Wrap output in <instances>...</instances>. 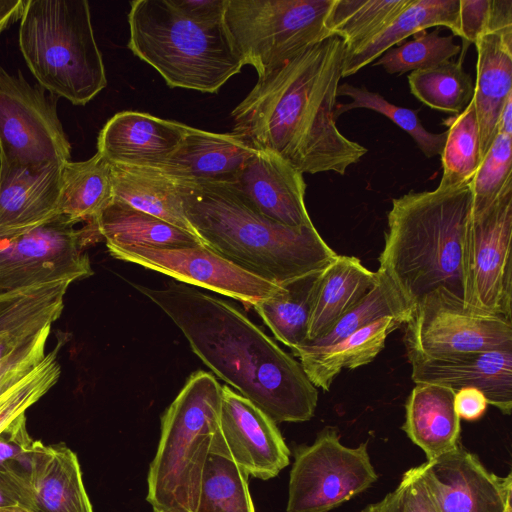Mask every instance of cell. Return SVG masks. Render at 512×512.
<instances>
[{
	"label": "cell",
	"instance_id": "cell-1",
	"mask_svg": "<svg viewBox=\"0 0 512 512\" xmlns=\"http://www.w3.org/2000/svg\"><path fill=\"white\" fill-rule=\"evenodd\" d=\"M344 56L343 42L331 36L258 77L231 112V133L278 154L303 174L344 175L368 152L336 125Z\"/></svg>",
	"mask_w": 512,
	"mask_h": 512
},
{
	"label": "cell",
	"instance_id": "cell-2",
	"mask_svg": "<svg viewBox=\"0 0 512 512\" xmlns=\"http://www.w3.org/2000/svg\"><path fill=\"white\" fill-rule=\"evenodd\" d=\"M135 287L172 319L207 367L275 423L314 416L318 391L300 362L235 306L182 282Z\"/></svg>",
	"mask_w": 512,
	"mask_h": 512
},
{
	"label": "cell",
	"instance_id": "cell-3",
	"mask_svg": "<svg viewBox=\"0 0 512 512\" xmlns=\"http://www.w3.org/2000/svg\"><path fill=\"white\" fill-rule=\"evenodd\" d=\"M183 206L206 247L277 285L323 269L338 255L314 225L296 229L267 219L230 184H186Z\"/></svg>",
	"mask_w": 512,
	"mask_h": 512
},
{
	"label": "cell",
	"instance_id": "cell-4",
	"mask_svg": "<svg viewBox=\"0 0 512 512\" xmlns=\"http://www.w3.org/2000/svg\"><path fill=\"white\" fill-rule=\"evenodd\" d=\"M471 199L469 184L392 199L378 271L412 311L441 287L464 301L462 258Z\"/></svg>",
	"mask_w": 512,
	"mask_h": 512
},
{
	"label": "cell",
	"instance_id": "cell-5",
	"mask_svg": "<svg viewBox=\"0 0 512 512\" xmlns=\"http://www.w3.org/2000/svg\"><path fill=\"white\" fill-rule=\"evenodd\" d=\"M128 24L129 50L171 88L217 93L244 66L224 19L192 18L174 0L131 1Z\"/></svg>",
	"mask_w": 512,
	"mask_h": 512
},
{
	"label": "cell",
	"instance_id": "cell-6",
	"mask_svg": "<svg viewBox=\"0 0 512 512\" xmlns=\"http://www.w3.org/2000/svg\"><path fill=\"white\" fill-rule=\"evenodd\" d=\"M18 43L38 84L84 106L106 86V70L86 0H27Z\"/></svg>",
	"mask_w": 512,
	"mask_h": 512
},
{
	"label": "cell",
	"instance_id": "cell-7",
	"mask_svg": "<svg viewBox=\"0 0 512 512\" xmlns=\"http://www.w3.org/2000/svg\"><path fill=\"white\" fill-rule=\"evenodd\" d=\"M222 386L193 373L161 418L147 477V501L159 512H196L204 468L218 427Z\"/></svg>",
	"mask_w": 512,
	"mask_h": 512
},
{
	"label": "cell",
	"instance_id": "cell-8",
	"mask_svg": "<svg viewBox=\"0 0 512 512\" xmlns=\"http://www.w3.org/2000/svg\"><path fill=\"white\" fill-rule=\"evenodd\" d=\"M334 0H225L224 23L244 66L258 77L331 37L326 19Z\"/></svg>",
	"mask_w": 512,
	"mask_h": 512
},
{
	"label": "cell",
	"instance_id": "cell-9",
	"mask_svg": "<svg viewBox=\"0 0 512 512\" xmlns=\"http://www.w3.org/2000/svg\"><path fill=\"white\" fill-rule=\"evenodd\" d=\"M67 216L15 237L0 238V295L93 274L84 248L100 236L95 222L81 228Z\"/></svg>",
	"mask_w": 512,
	"mask_h": 512
},
{
	"label": "cell",
	"instance_id": "cell-10",
	"mask_svg": "<svg viewBox=\"0 0 512 512\" xmlns=\"http://www.w3.org/2000/svg\"><path fill=\"white\" fill-rule=\"evenodd\" d=\"M57 100L20 70L11 74L0 66V160L29 167L71 161Z\"/></svg>",
	"mask_w": 512,
	"mask_h": 512
},
{
	"label": "cell",
	"instance_id": "cell-11",
	"mask_svg": "<svg viewBox=\"0 0 512 512\" xmlns=\"http://www.w3.org/2000/svg\"><path fill=\"white\" fill-rule=\"evenodd\" d=\"M377 479L367 442L356 448L346 447L335 428L325 427L312 445L294 450L286 511L328 512Z\"/></svg>",
	"mask_w": 512,
	"mask_h": 512
},
{
	"label": "cell",
	"instance_id": "cell-12",
	"mask_svg": "<svg viewBox=\"0 0 512 512\" xmlns=\"http://www.w3.org/2000/svg\"><path fill=\"white\" fill-rule=\"evenodd\" d=\"M404 325L408 359L512 349V320L474 309L442 287L425 295Z\"/></svg>",
	"mask_w": 512,
	"mask_h": 512
},
{
	"label": "cell",
	"instance_id": "cell-13",
	"mask_svg": "<svg viewBox=\"0 0 512 512\" xmlns=\"http://www.w3.org/2000/svg\"><path fill=\"white\" fill-rule=\"evenodd\" d=\"M512 190L467 221L462 258L464 302L512 320Z\"/></svg>",
	"mask_w": 512,
	"mask_h": 512
},
{
	"label": "cell",
	"instance_id": "cell-14",
	"mask_svg": "<svg viewBox=\"0 0 512 512\" xmlns=\"http://www.w3.org/2000/svg\"><path fill=\"white\" fill-rule=\"evenodd\" d=\"M119 260L163 273L178 282L199 286L254 306L271 296L277 284L264 280L225 259L204 244L148 247L108 246Z\"/></svg>",
	"mask_w": 512,
	"mask_h": 512
},
{
	"label": "cell",
	"instance_id": "cell-15",
	"mask_svg": "<svg viewBox=\"0 0 512 512\" xmlns=\"http://www.w3.org/2000/svg\"><path fill=\"white\" fill-rule=\"evenodd\" d=\"M210 452L230 459L248 476L261 480L276 477L290 463V450L276 423L228 386H222L218 427Z\"/></svg>",
	"mask_w": 512,
	"mask_h": 512
},
{
	"label": "cell",
	"instance_id": "cell-16",
	"mask_svg": "<svg viewBox=\"0 0 512 512\" xmlns=\"http://www.w3.org/2000/svg\"><path fill=\"white\" fill-rule=\"evenodd\" d=\"M417 467L437 512H504L511 503V473L489 471L460 443Z\"/></svg>",
	"mask_w": 512,
	"mask_h": 512
},
{
	"label": "cell",
	"instance_id": "cell-17",
	"mask_svg": "<svg viewBox=\"0 0 512 512\" xmlns=\"http://www.w3.org/2000/svg\"><path fill=\"white\" fill-rule=\"evenodd\" d=\"M230 185L267 219L296 229L314 225L305 205L303 173L278 154L258 150Z\"/></svg>",
	"mask_w": 512,
	"mask_h": 512
},
{
	"label": "cell",
	"instance_id": "cell-18",
	"mask_svg": "<svg viewBox=\"0 0 512 512\" xmlns=\"http://www.w3.org/2000/svg\"><path fill=\"white\" fill-rule=\"evenodd\" d=\"M414 383L437 384L457 391L479 389L501 413L512 410V349L463 352L408 359Z\"/></svg>",
	"mask_w": 512,
	"mask_h": 512
},
{
	"label": "cell",
	"instance_id": "cell-19",
	"mask_svg": "<svg viewBox=\"0 0 512 512\" xmlns=\"http://www.w3.org/2000/svg\"><path fill=\"white\" fill-rule=\"evenodd\" d=\"M189 126L139 111H121L103 126L97 152L110 164L160 168L177 149Z\"/></svg>",
	"mask_w": 512,
	"mask_h": 512
},
{
	"label": "cell",
	"instance_id": "cell-20",
	"mask_svg": "<svg viewBox=\"0 0 512 512\" xmlns=\"http://www.w3.org/2000/svg\"><path fill=\"white\" fill-rule=\"evenodd\" d=\"M61 166L0 160V238L21 235L59 215Z\"/></svg>",
	"mask_w": 512,
	"mask_h": 512
},
{
	"label": "cell",
	"instance_id": "cell-21",
	"mask_svg": "<svg viewBox=\"0 0 512 512\" xmlns=\"http://www.w3.org/2000/svg\"><path fill=\"white\" fill-rule=\"evenodd\" d=\"M257 151L233 133H215L189 126L167 162L155 169L185 185L233 184Z\"/></svg>",
	"mask_w": 512,
	"mask_h": 512
},
{
	"label": "cell",
	"instance_id": "cell-22",
	"mask_svg": "<svg viewBox=\"0 0 512 512\" xmlns=\"http://www.w3.org/2000/svg\"><path fill=\"white\" fill-rule=\"evenodd\" d=\"M25 504L39 512H93L77 455L70 448L34 441L28 453Z\"/></svg>",
	"mask_w": 512,
	"mask_h": 512
},
{
	"label": "cell",
	"instance_id": "cell-23",
	"mask_svg": "<svg viewBox=\"0 0 512 512\" xmlns=\"http://www.w3.org/2000/svg\"><path fill=\"white\" fill-rule=\"evenodd\" d=\"M474 44L477 64L472 100L483 160L497 135L500 112L512 95V27L487 29Z\"/></svg>",
	"mask_w": 512,
	"mask_h": 512
},
{
	"label": "cell",
	"instance_id": "cell-24",
	"mask_svg": "<svg viewBox=\"0 0 512 512\" xmlns=\"http://www.w3.org/2000/svg\"><path fill=\"white\" fill-rule=\"evenodd\" d=\"M455 392L442 385L418 383L407 398L401 428L423 450L427 461L451 452L459 444Z\"/></svg>",
	"mask_w": 512,
	"mask_h": 512
},
{
	"label": "cell",
	"instance_id": "cell-25",
	"mask_svg": "<svg viewBox=\"0 0 512 512\" xmlns=\"http://www.w3.org/2000/svg\"><path fill=\"white\" fill-rule=\"evenodd\" d=\"M70 283L29 287L0 295V362L51 328Z\"/></svg>",
	"mask_w": 512,
	"mask_h": 512
},
{
	"label": "cell",
	"instance_id": "cell-26",
	"mask_svg": "<svg viewBox=\"0 0 512 512\" xmlns=\"http://www.w3.org/2000/svg\"><path fill=\"white\" fill-rule=\"evenodd\" d=\"M376 280L377 273L366 268L357 257L337 255L322 271L305 342L326 334L373 288Z\"/></svg>",
	"mask_w": 512,
	"mask_h": 512
},
{
	"label": "cell",
	"instance_id": "cell-27",
	"mask_svg": "<svg viewBox=\"0 0 512 512\" xmlns=\"http://www.w3.org/2000/svg\"><path fill=\"white\" fill-rule=\"evenodd\" d=\"M404 325L395 317H383L357 330L338 343L316 350L296 349L295 356L316 388L328 391L342 369L372 362L385 347L390 333Z\"/></svg>",
	"mask_w": 512,
	"mask_h": 512
},
{
	"label": "cell",
	"instance_id": "cell-28",
	"mask_svg": "<svg viewBox=\"0 0 512 512\" xmlns=\"http://www.w3.org/2000/svg\"><path fill=\"white\" fill-rule=\"evenodd\" d=\"M434 26H445L453 36L460 35L459 0H410L384 29L345 54L342 77L355 74L410 35Z\"/></svg>",
	"mask_w": 512,
	"mask_h": 512
},
{
	"label": "cell",
	"instance_id": "cell-29",
	"mask_svg": "<svg viewBox=\"0 0 512 512\" xmlns=\"http://www.w3.org/2000/svg\"><path fill=\"white\" fill-rule=\"evenodd\" d=\"M110 165L113 199L195 234L184 212L185 184L155 168Z\"/></svg>",
	"mask_w": 512,
	"mask_h": 512
},
{
	"label": "cell",
	"instance_id": "cell-30",
	"mask_svg": "<svg viewBox=\"0 0 512 512\" xmlns=\"http://www.w3.org/2000/svg\"><path fill=\"white\" fill-rule=\"evenodd\" d=\"M95 225L107 247L203 244L195 234L115 199L101 212Z\"/></svg>",
	"mask_w": 512,
	"mask_h": 512
},
{
	"label": "cell",
	"instance_id": "cell-31",
	"mask_svg": "<svg viewBox=\"0 0 512 512\" xmlns=\"http://www.w3.org/2000/svg\"><path fill=\"white\" fill-rule=\"evenodd\" d=\"M112 200L111 165L101 154L62 164L59 215L77 223L95 222Z\"/></svg>",
	"mask_w": 512,
	"mask_h": 512
},
{
	"label": "cell",
	"instance_id": "cell-32",
	"mask_svg": "<svg viewBox=\"0 0 512 512\" xmlns=\"http://www.w3.org/2000/svg\"><path fill=\"white\" fill-rule=\"evenodd\" d=\"M323 269L278 284L271 296L253 306L274 336L292 350L307 339L310 312Z\"/></svg>",
	"mask_w": 512,
	"mask_h": 512
},
{
	"label": "cell",
	"instance_id": "cell-33",
	"mask_svg": "<svg viewBox=\"0 0 512 512\" xmlns=\"http://www.w3.org/2000/svg\"><path fill=\"white\" fill-rule=\"evenodd\" d=\"M410 0H334L326 19L332 36L341 39L345 54L384 29Z\"/></svg>",
	"mask_w": 512,
	"mask_h": 512
},
{
	"label": "cell",
	"instance_id": "cell-34",
	"mask_svg": "<svg viewBox=\"0 0 512 512\" xmlns=\"http://www.w3.org/2000/svg\"><path fill=\"white\" fill-rule=\"evenodd\" d=\"M376 273L377 280L373 288L326 334L313 341L305 342L296 349L316 350L334 345L383 317H395L405 324L410 318L412 310L390 280L380 271L377 270Z\"/></svg>",
	"mask_w": 512,
	"mask_h": 512
},
{
	"label": "cell",
	"instance_id": "cell-35",
	"mask_svg": "<svg viewBox=\"0 0 512 512\" xmlns=\"http://www.w3.org/2000/svg\"><path fill=\"white\" fill-rule=\"evenodd\" d=\"M408 83L411 93L424 105L453 115L460 114L474 95L471 76L464 70L460 58L412 71Z\"/></svg>",
	"mask_w": 512,
	"mask_h": 512
},
{
	"label": "cell",
	"instance_id": "cell-36",
	"mask_svg": "<svg viewBox=\"0 0 512 512\" xmlns=\"http://www.w3.org/2000/svg\"><path fill=\"white\" fill-rule=\"evenodd\" d=\"M448 127L441 153L443 173L439 188L467 185L474 177L482 159L479 127L473 100L458 115L443 120Z\"/></svg>",
	"mask_w": 512,
	"mask_h": 512
},
{
	"label": "cell",
	"instance_id": "cell-37",
	"mask_svg": "<svg viewBox=\"0 0 512 512\" xmlns=\"http://www.w3.org/2000/svg\"><path fill=\"white\" fill-rule=\"evenodd\" d=\"M196 512H255L248 475L230 459L210 452Z\"/></svg>",
	"mask_w": 512,
	"mask_h": 512
},
{
	"label": "cell",
	"instance_id": "cell-38",
	"mask_svg": "<svg viewBox=\"0 0 512 512\" xmlns=\"http://www.w3.org/2000/svg\"><path fill=\"white\" fill-rule=\"evenodd\" d=\"M337 96H347L351 98V102L336 105V118L356 108L376 111L408 133L426 157L430 158L441 155L447 137V130L442 133L427 131L416 111L397 106L387 101L377 92H372L363 86H354L349 83L338 86Z\"/></svg>",
	"mask_w": 512,
	"mask_h": 512
},
{
	"label": "cell",
	"instance_id": "cell-39",
	"mask_svg": "<svg viewBox=\"0 0 512 512\" xmlns=\"http://www.w3.org/2000/svg\"><path fill=\"white\" fill-rule=\"evenodd\" d=\"M439 32L420 31L412 40L384 52L373 65L383 67L389 74H403L449 61L460 53L461 47L453 42V35L441 36Z\"/></svg>",
	"mask_w": 512,
	"mask_h": 512
},
{
	"label": "cell",
	"instance_id": "cell-40",
	"mask_svg": "<svg viewBox=\"0 0 512 512\" xmlns=\"http://www.w3.org/2000/svg\"><path fill=\"white\" fill-rule=\"evenodd\" d=\"M511 164L512 136L497 133L469 183L471 215L483 213L503 194L512 190Z\"/></svg>",
	"mask_w": 512,
	"mask_h": 512
},
{
	"label": "cell",
	"instance_id": "cell-41",
	"mask_svg": "<svg viewBox=\"0 0 512 512\" xmlns=\"http://www.w3.org/2000/svg\"><path fill=\"white\" fill-rule=\"evenodd\" d=\"M57 351L46 354L35 370L0 397V434L57 382L61 373Z\"/></svg>",
	"mask_w": 512,
	"mask_h": 512
},
{
	"label": "cell",
	"instance_id": "cell-42",
	"mask_svg": "<svg viewBox=\"0 0 512 512\" xmlns=\"http://www.w3.org/2000/svg\"><path fill=\"white\" fill-rule=\"evenodd\" d=\"M361 512H437L418 467L407 470L394 491Z\"/></svg>",
	"mask_w": 512,
	"mask_h": 512
},
{
	"label": "cell",
	"instance_id": "cell-43",
	"mask_svg": "<svg viewBox=\"0 0 512 512\" xmlns=\"http://www.w3.org/2000/svg\"><path fill=\"white\" fill-rule=\"evenodd\" d=\"M50 329L0 362V397L26 378L45 358Z\"/></svg>",
	"mask_w": 512,
	"mask_h": 512
},
{
	"label": "cell",
	"instance_id": "cell-44",
	"mask_svg": "<svg viewBox=\"0 0 512 512\" xmlns=\"http://www.w3.org/2000/svg\"><path fill=\"white\" fill-rule=\"evenodd\" d=\"M492 0H459V28L463 48L474 44L490 22Z\"/></svg>",
	"mask_w": 512,
	"mask_h": 512
},
{
	"label": "cell",
	"instance_id": "cell-45",
	"mask_svg": "<svg viewBox=\"0 0 512 512\" xmlns=\"http://www.w3.org/2000/svg\"><path fill=\"white\" fill-rule=\"evenodd\" d=\"M34 441L26 429L25 414H22L0 434V466L24 457Z\"/></svg>",
	"mask_w": 512,
	"mask_h": 512
},
{
	"label": "cell",
	"instance_id": "cell-46",
	"mask_svg": "<svg viewBox=\"0 0 512 512\" xmlns=\"http://www.w3.org/2000/svg\"><path fill=\"white\" fill-rule=\"evenodd\" d=\"M487 405L488 401L479 389L466 387L455 392L454 406L460 419L478 420L485 413Z\"/></svg>",
	"mask_w": 512,
	"mask_h": 512
},
{
	"label": "cell",
	"instance_id": "cell-47",
	"mask_svg": "<svg viewBox=\"0 0 512 512\" xmlns=\"http://www.w3.org/2000/svg\"><path fill=\"white\" fill-rule=\"evenodd\" d=\"M188 16L205 21L224 19L225 0H174Z\"/></svg>",
	"mask_w": 512,
	"mask_h": 512
},
{
	"label": "cell",
	"instance_id": "cell-48",
	"mask_svg": "<svg viewBox=\"0 0 512 512\" xmlns=\"http://www.w3.org/2000/svg\"><path fill=\"white\" fill-rule=\"evenodd\" d=\"M24 5V0H0V35L13 23L20 20Z\"/></svg>",
	"mask_w": 512,
	"mask_h": 512
},
{
	"label": "cell",
	"instance_id": "cell-49",
	"mask_svg": "<svg viewBox=\"0 0 512 512\" xmlns=\"http://www.w3.org/2000/svg\"><path fill=\"white\" fill-rule=\"evenodd\" d=\"M497 133L512 136V95H510L500 112Z\"/></svg>",
	"mask_w": 512,
	"mask_h": 512
},
{
	"label": "cell",
	"instance_id": "cell-50",
	"mask_svg": "<svg viewBox=\"0 0 512 512\" xmlns=\"http://www.w3.org/2000/svg\"><path fill=\"white\" fill-rule=\"evenodd\" d=\"M0 512H39L27 505L21 503H10L0 505Z\"/></svg>",
	"mask_w": 512,
	"mask_h": 512
},
{
	"label": "cell",
	"instance_id": "cell-51",
	"mask_svg": "<svg viewBox=\"0 0 512 512\" xmlns=\"http://www.w3.org/2000/svg\"><path fill=\"white\" fill-rule=\"evenodd\" d=\"M504 512H512L511 503L507 505V507H506Z\"/></svg>",
	"mask_w": 512,
	"mask_h": 512
},
{
	"label": "cell",
	"instance_id": "cell-52",
	"mask_svg": "<svg viewBox=\"0 0 512 512\" xmlns=\"http://www.w3.org/2000/svg\"><path fill=\"white\" fill-rule=\"evenodd\" d=\"M153 512H159V511H157V510H153Z\"/></svg>",
	"mask_w": 512,
	"mask_h": 512
}]
</instances>
